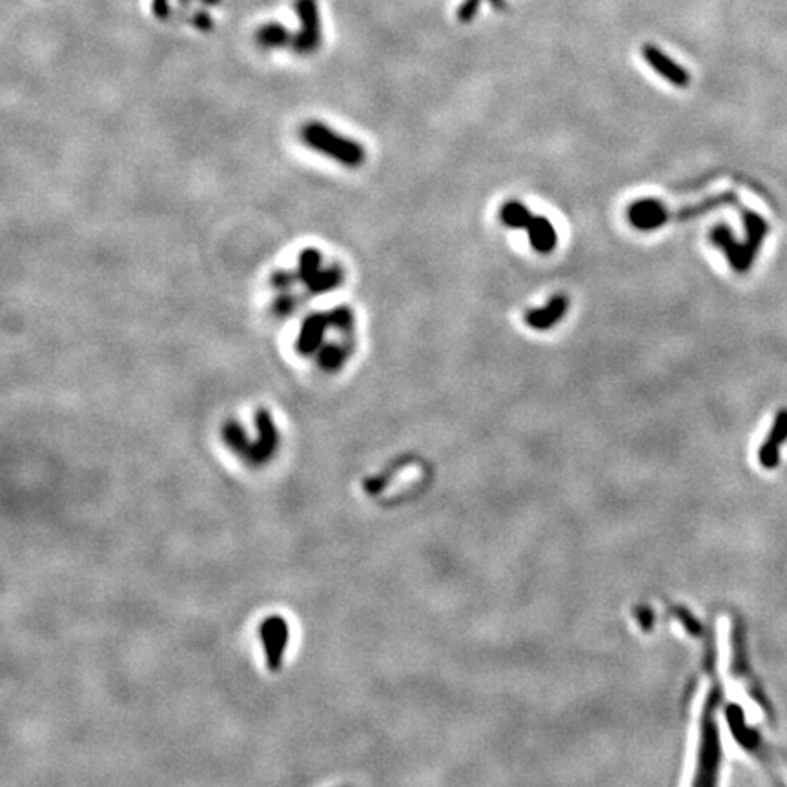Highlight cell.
Instances as JSON below:
<instances>
[{"instance_id":"6da1fadb","label":"cell","mask_w":787,"mask_h":787,"mask_svg":"<svg viewBox=\"0 0 787 787\" xmlns=\"http://www.w3.org/2000/svg\"><path fill=\"white\" fill-rule=\"evenodd\" d=\"M299 137L308 150L323 155L345 168H359L367 159V150L361 142L336 132L321 120H310L303 124Z\"/></svg>"},{"instance_id":"7a4b0ae2","label":"cell","mask_w":787,"mask_h":787,"mask_svg":"<svg viewBox=\"0 0 787 787\" xmlns=\"http://www.w3.org/2000/svg\"><path fill=\"white\" fill-rule=\"evenodd\" d=\"M263 646L266 650V665L272 672H277L283 665L284 649L288 643V624L281 616H270L259 627Z\"/></svg>"},{"instance_id":"3957f363","label":"cell","mask_w":787,"mask_h":787,"mask_svg":"<svg viewBox=\"0 0 787 787\" xmlns=\"http://www.w3.org/2000/svg\"><path fill=\"white\" fill-rule=\"evenodd\" d=\"M332 328L328 312H315L305 317L296 339V352L299 355H315L325 345L327 332Z\"/></svg>"},{"instance_id":"277c9868","label":"cell","mask_w":787,"mask_h":787,"mask_svg":"<svg viewBox=\"0 0 787 787\" xmlns=\"http://www.w3.org/2000/svg\"><path fill=\"white\" fill-rule=\"evenodd\" d=\"M629 222L641 232H653L672 221V213L669 212L662 201L640 199L634 201L627 210Z\"/></svg>"},{"instance_id":"5b68a950","label":"cell","mask_w":787,"mask_h":787,"mask_svg":"<svg viewBox=\"0 0 787 787\" xmlns=\"http://www.w3.org/2000/svg\"><path fill=\"white\" fill-rule=\"evenodd\" d=\"M256 427H257V441L252 443V451L248 454L246 461L253 465L265 463L272 458V454L277 448L279 443V432L275 429V423L272 420L270 412L266 408H259L256 414Z\"/></svg>"},{"instance_id":"8992f818","label":"cell","mask_w":787,"mask_h":787,"mask_svg":"<svg viewBox=\"0 0 787 787\" xmlns=\"http://www.w3.org/2000/svg\"><path fill=\"white\" fill-rule=\"evenodd\" d=\"M641 57H643V61H646L660 77H664L665 80H669V82L676 86V88H687V86H689L691 82L689 71H687L686 68H681L680 64H676V62L672 61L669 55H665L662 49L656 48L655 44L641 46Z\"/></svg>"},{"instance_id":"52a82bcc","label":"cell","mask_w":787,"mask_h":787,"mask_svg":"<svg viewBox=\"0 0 787 787\" xmlns=\"http://www.w3.org/2000/svg\"><path fill=\"white\" fill-rule=\"evenodd\" d=\"M709 239H711L712 244H717L718 248H722V250L726 252L727 259H729L731 266H733L734 270L736 272L749 270V266L753 265V259H755V253L757 252H753L751 248L748 246V243L745 244L736 243L727 226L724 225L714 226V228L711 230V234H709Z\"/></svg>"},{"instance_id":"ba28073f","label":"cell","mask_w":787,"mask_h":787,"mask_svg":"<svg viewBox=\"0 0 787 787\" xmlns=\"http://www.w3.org/2000/svg\"><path fill=\"white\" fill-rule=\"evenodd\" d=\"M569 305H571V301H569V297L565 294H556V296L548 299V303L543 308L529 310L525 317H523V321H525L527 327L534 328V330H548V328H553L554 325L562 321L563 315L569 310Z\"/></svg>"},{"instance_id":"9c48e42d","label":"cell","mask_w":787,"mask_h":787,"mask_svg":"<svg viewBox=\"0 0 787 787\" xmlns=\"http://www.w3.org/2000/svg\"><path fill=\"white\" fill-rule=\"evenodd\" d=\"M529 234V241L531 246L534 248V252L538 253H550L558 244V234L556 228L553 226V222L548 221L545 215H532V221L527 228Z\"/></svg>"},{"instance_id":"30bf717a","label":"cell","mask_w":787,"mask_h":787,"mask_svg":"<svg viewBox=\"0 0 787 787\" xmlns=\"http://www.w3.org/2000/svg\"><path fill=\"white\" fill-rule=\"evenodd\" d=\"M787 439V410L779 412L774 420V427L771 430L767 441L760 448V461L765 469H773L779 463V447Z\"/></svg>"},{"instance_id":"8fae6325","label":"cell","mask_w":787,"mask_h":787,"mask_svg":"<svg viewBox=\"0 0 787 787\" xmlns=\"http://www.w3.org/2000/svg\"><path fill=\"white\" fill-rule=\"evenodd\" d=\"M350 354H352V346L348 343H325L315 355H317V365L325 372H337L343 368Z\"/></svg>"},{"instance_id":"7c38bea8","label":"cell","mask_w":787,"mask_h":787,"mask_svg":"<svg viewBox=\"0 0 787 787\" xmlns=\"http://www.w3.org/2000/svg\"><path fill=\"white\" fill-rule=\"evenodd\" d=\"M321 270H323V253L319 252L317 248H306V250H303L296 268L297 283H303L308 288L310 284L314 283V279L317 277Z\"/></svg>"},{"instance_id":"4fadbf2b","label":"cell","mask_w":787,"mask_h":787,"mask_svg":"<svg viewBox=\"0 0 787 787\" xmlns=\"http://www.w3.org/2000/svg\"><path fill=\"white\" fill-rule=\"evenodd\" d=\"M500 219L507 228H516V230H527L532 221L531 210L527 208L522 201H507L500 210Z\"/></svg>"},{"instance_id":"5bb4252c","label":"cell","mask_w":787,"mask_h":787,"mask_svg":"<svg viewBox=\"0 0 787 787\" xmlns=\"http://www.w3.org/2000/svg\"><path fill=\"white\" fill-rule=\"evenodd\" d=\"M345 281V270L339 265H330L323 266V270L319 272L317 277L314 279V283L310 284L308 290L312 296H323V294L332 292L336 288H339Z\"/></svg>"},{"instance_id":"9a60e30c","label":"cell","mask_w":787,"mask_h":787,"mask_svg":"<svg viewBox=\"0 0 787 787\" xmlns=\"http://www.w3.org/2000/svg\"><path fill=\"white\" fill-rule=\"evenodd\" d=\"M222 438H225L226 445L235 452V454L243 455L244 460L248 458L250 451H252V441H248L246 432L237 421H228L222 429Z\"/></svg>"},{"instance_id":"2e32d148","label":"cell","mask_w":787,"mask_h":787,"mask_svg":"<svg viewBox=\"0 0 787 787\" xmlns=\"http://www.w3.org/2000/svg\"><path fill=\"white\" fill-rule=\"evenodd\" d=\"M330 321H332V330H337L345 337L354 336L355 328V314L348 305H339L336 308L328 310Z\"/></svg>"},{"instance_id":"e0dca14e","label":"cell","mask_w":787,"mask_h":787,"mask_svg":"<svg viewBox=\"0 0 787 787\" xmlns=\"http://www.w3.org/2000/svg\"><path fill=\"white\" fill-rule=\"evenodd\" d=\"M743 217H745L743 225H745V230H748V246L751 248L753 252H757L758 248H760L762 239L765 237L767 225H765L764 219L760 215H757V213L745 212Z\"/></svg>"},{"instance_id":"ac0fdd59","label":"cell","mask_w":787,"mask_h":787,"mask_svg":"<svg viewBox=\"0 0 787 787\" xmlns=\"http://www.w3.org/2000/svg\"><path fill=\"white\" fill-rule=\"evenodd\" d=\"M733 199H734V197L729 194L720 195V197H712V199L703 201V203L695 204V206H689V208L680 210L676 215H672V219H674V221H689V219H695L696 215H702V213L709 212V210L718 208V206H722L724 203H727V201H733Z\"/></svg>"},{"instance_id":"d6986e66","label":"cell","mask_w":787,"mask_h":787,"mask_svg":"<svg viewBox=\"0 0 787 787\" xmlns=\"http://www.w3.org/2000/svg\"><path fill=\"white\" fill-rule=\"evenodd\" d=\"M297 283L296 272H287V270H277L272 274L270 284L275 292H290L294 284Z\"/></svg>"},{"instance_id":"ffe728a7","label":"cell","mask_w":787,"mask_h":787,"mask_svg":"<svg viewBox=\"0 0 787 787\" xmlns=\"http://www.w3.org/2000/svg\"><path fill=\"white\" fill-rule=\"evenodd\" d=\"M296 297L292 296L290 292H279V296L275 297V301L272 303V310H274L275 315H281V317H284V315H290L296 310Z\"/></svg>"},{"instance_id":"44dd1931","label":"cell","mask_w":787,"mask_h":787,"mask_svg":"<svg viewBox=\"0 0 787 787\" xmlns=\"http://www.w3.org/2000/svg\"><path fill=\"white\" fill-rule=\"evenodd\" d=\"M481 2L483 0H463V2L460 4V8H458V20H460L461 24L472 23L474 18H476V15H478Z\"/></svg>"},{"instance_id":"7402d4cb","label":"cell","mask_w":787,"mask_h":787,"mask_svg":"<svg viewBox=\"0 0 787 787\" xmlns=\"http://www.w3.org/2000/svg\"><path fill=\"white\" fill-rule=\"evenodd\" d=\"M489 2H491V4L494 6L496 9H505V8H507V2H505V0H489Z\"/></svg>"}]
</instances>
